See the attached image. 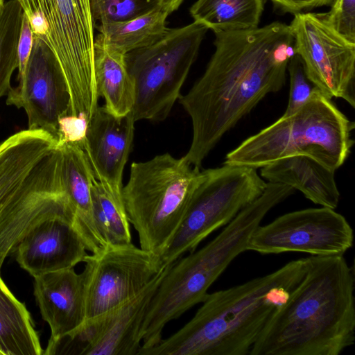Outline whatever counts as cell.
<instances>
[{
  "mask_svg": "<svg viewBox=\"0 0 355 355\" xmlns=\"http://www.w3.org/2000/svg\"><path fill=\"white\" fill-rule=\"evenodd\" d=\"M214 35L215 51L204 73L178 99L192 123L191 144L184 157L196 168L266 95L283 88L295 55L293 36L284 23Z\"/></svg>",
  "mask_w": 355,
  "mask_h": 355,
  "instance_id": "6da1fadb",
  "label": "cell"
},
{
  "mask_svg": "<svg viewBox=\"0 0 355 355\" xmlns=\"http://www.w3.org/2000/svg\"><path fill=\"white\" fill-rule=\"evenodd\" d=\"M353 268L343 255L307 257L306 272L249 355H339L355 342Z\"/></svg>",
  "mask_w": 355,
  "mask_h": 355,
  "instance_id": "7a4b0ae2",
  "label": "cell"
},
{
  "mask_svg": "<svg viewBox=\"0 0 355 355\" xmlns=\"http://www.w3.org/2000/svg\"><path fill=\"white\" fill-rule=\"evenodd\" d=\"M306 268L307 257L293 260L268 275L207 293L191 320L139 355H249Z\"/></svg>",
  "mask_w": 355,
  "mask_h": 355,
  "instance_id": "3957f363",
  "label": "cell"
},
{
  "mask_svg": "<svg viewBox=\"0 0 355 355\" xmlns=\"http://www.w3.org/2000/svg\"><path fill=\"white\" fill-rule=\"evenodd\" d=\"M293 193L288 186L267 182L262 194L213 240L171 264L147 309L139 352L162 339V331L169 322L203 301L209 287L230 263L246 251L251 235L267 213Z\"/></svg>",
  "mask_w": 355,
  "mask_h": 355,
  "instance_id": "277c9868",
  "label": "cell"
},
{
  "mask_svg": "<svg viewBox=\"0 0 355 355\" xmlns=\"http://www.w3.org/2000/svg\"><path fill=\"white\" fill-rule=\"evenodd\" d=\"M355 123L318 88L291 115L250 136L225 156L224 164L261 168L294 155L311 157L336 171L354 144Z\"/></svg>",
  "mask_w": 355,
  "mask_h": 355,
  "instance_id": "5b68a950",
  "label": "cell"
},
{
  "mask_svg": "<svg viewBox=\"0 0 355 355\" xmlns=\"http://www.w3.org/2000/svg\"><path fill=\"white\" fill-rule=\"evenodd\" d=\"M200 173L184 156L169 153L132 163L122 196L141 248L159 258L182 221Z\"/></svg>",
  "mask_w": 355,
  "mask_h": 355,
  "instance_id": "8992f818",
  "label": "cell"
},
{
  "mask_svg": "<svg viewBox=\"0 0 355 355\" xmlns=\"http://www.w3.org/2000/svg\"><path fill=\"white\" fill-rule=\"evenodd\" d=\"M33 36L51 49L71 96V115L89 122L98 106L94 66V22L89 0H16Z\"/></svg>",
  "mask_w": 355,
  "mask_h": 355,
  "instance_id": "52a82bcc",
  "label": "cell"
},
{
  "mask_svg": "<svg viewBox=\"0 0 355 355\" xmlns=\"http://www.w3.org/2000/svg\"><path fill=\"white\" fill-rule=\"evenodd\" d=\"M193 21L169 28L155 43L125 54L135 98L132 114L139 120L164 121L169 115L207 32Z\"/></svg>",
  "mask_w": 355,
  "mask_h": 355,
  "instance_id": "ba28073f",
  "label": "cell"
},
{
  "mask_svg": "<svg viewBox=\"0 0 355 355\" xmlns=\"http://www.w3.org/2000/svg\"><path fill=\"white\" fill-rule=\"evenodd\" d=\"M266 184L252 167L223 164L200 171L182 221L159 258L161 266L194 251L207 236L259 198Z\"/></svg>",
  "mask_w": 355,
  "mask_h": 355,
  "instance_id": "9c48e42d",
  "label": "cell"
},
{
  "mask_svg": "<svg viewBox=\"0 0 355 355\" xmlns=\"http://www.w3.org/2000/svg\"><path fill=\"white\" fill-rule=\"evenodd\" d=\"M289 26L308 80L326 96L354 108L355 43L336 32L324 13H297Z\"/></svg>",
  "mask_w": 355,
  "mask_h": 355,
  "instance_id": "30bf717a",
  "label": "cell"
},
{
  "mask_svg": "<svg viewBox=\"0 0 355 355\" xmlns=\"http://www.w3.org/2000/svg\"><path fill=\"white\" fill-rule=\"evenodd\" d=\"M171 263L138 294L119 306L86 320L71 334L49 340L46 355H138L141 328L149 304Z\"/></svg>",
  "mask_w": 355,
  "mask_h": 355,
  "instance_id": "8fae6325",
  "label": "cell"
},
{
  "mask_svg": "<svg viewBox=\"0 0 355 355\" xmlns=\"http://www.w3.org/2000/svg\"><path fill=\"white\" fill-rule=\"evenodd\" d=\"M353 241V230L346 218L322 207L289 212L259 225L246 250L265 254L299 252L313 256L343 255Z\"/></svg>",
  "mask_w": 355,
  "mask_h": 355,
  "instance_id": "7c38bea8",
  "label": "cell"
},
{
  "mask_svg": "<svg viewBox=\"0 0 355 355\" xmlns=\"http://www.w3.org/2000/svg\"><path fill=\"white\" fill-rule=\"evenodd\" d=\"M83 262L85 320L135 296L163 267L157 256L132 243L107 245Z\"/></svg>",
  "mask_w": 355,
  "mask_h": 355,
  "instance_id": "4fadbf2b",
  "label": "cell"
},
{
  "mask_svg": "<svg viewBox=\"0 0 355 355\" xmlns=\"http://www.w3.org/2000/svg\"><path fill=\"white\" fill-rule=\"evenodd\" d=\"M60 159L57 146L0 207V271L6 258L37 222L55 215L73 218L61 182Z\"/></svg>",
  "mask_w": 355,
  "mask_h": 355,
  "instance_id": "5bb4252c",
  "label": "cell"
},
{
  "mask_svg": "<svg viewBox=\"0 0 355 355\" xmlns=\"http://www.w3.org/2000/svg\"><path fill=\"white\" fill-rule=\"evenodd\" d=\"M7 96V105L24 110L28 129L45 130L58 141V121L71 114V96L58 59L42 40L33 36L24 76Z\"/></svg>",
  "mask_w": 355,
  "mask_h": 355,
  "instance_id": "9a60e30c",
  "label": "cell"
},
{
  "mask_svg": "<svg viewBox=\"0 0 355 355\" xmlns=\"http://www.w3.org/2000/svg\"><path fill=\"white\" fill-rule=\"evenodd\" d=\"M15 250L20 267L33 277L74 268L87 254L71 215L51 216L37 222Z\"/></svg>",
  "mask_w": 355,
  "mask_h": 355,
  "instance_id": "2e32d148",
  "label": "cell"
},
{
  "mask_svg": "<svg viewBox=\"0 0 355 355\" xmlns=\"http://www.w3.org/2000/svg\"><path fill=\"white\" fill-rule=\"evenodd\" d=\"M132 112L116 116L98 106L89 121L83 148L95 178L122 195V177L134 138Z\"/></svg>",
  "mask_w": 355,
  "mask_h": 355,
  "instance_id": "e0dca14e",
  "label": "cell"
},
{
  "mask_svg": "<svg viewBox=\"0 0 355 355\" xmlns=\"http://www.w3.org/2000/svg\"><path fill=\"white\" fill-rule=\"evenodd\" d=\"M34 295L50 327V340L71 334L85 321V279L73 268L34 277Z\"/></svg>",
  "mask_w": 355,
  "mask_h": 355,
  "instance_id": "ac0fdd59",
  "label": "cell"
},
{
  "mask_svg": "<svg viewBox=\"0 0 355 355\" xmlns=\"http://www.w3.org/2000/svg\"><path fill=\"white\" fill-rule=\"evenodd\" d=\"M63 189L73 213V225L87 251L97 253L107 246L96 227L92 207L91 187L95 178L83 147L76 143L58 146Z\"/></svg>",
  "mask_w": 355,
  "mask_h": 355,
  "instance_id": "d6986e66",
  "label": "cell"
},
{
  "mask_svg": "<svg viewBox=\"0 0 355 355\" xmlns=\"http://www.w3.org/2000/svg\"><path fill=\"white\" fill-rule=\"evenodd\" d=\"M334 174L335 171L306 155L282 158L260 171V176L267 182L289 186L313 203L332 209L340 200Z\"/></svg>",
  "mask_w": 355,
  "mask_h": 355,
  "instance_id": "ffe728a7",
  "label": "cell"
},
{
  "mask_svg": "<svg viewBox=\"0 0 355 355\" xmlns=\"http://www.w3.org/2000/svg\"><path fill=\"white\" fill-rule=\"evenodd\" d=\"M125 54L94 38V66L97 92L105 99V107L116 116L132 112L135 98L132 79L127 68Z\"/></svg>",
  "mask_w": 355,
  "mask_h": 355,
  "instance_id": "44dd1931",
  "label": "cell"
},
{
  "mask_svg": "<svg viewBox=\"0 0 355 355\" xmlns=\"http://www.w3.org/2000/svg\"><path fill=\"white\" fill-rule=\"evenodd\" d=\"M0 350L3 355H41L44 352L29 311L1 275Z\"/></svg>",
  "mask_w": 355,
  "mask_h": 355,
  "instance_id": "7402d4cb",
  "label": "cell"
},
{
  "mask_svg": "<svg viewBox=\"0 0 355 355\" xmlns=\"http://www.w3.org/2000/svg\"><path fill=\"white\" fill-rule=\"evenodd\" d=\"M168 15L159 8L128 19L101 24L95 27L97 37L109 47L126 54L159 40L168 28Z\"/></svg>",
  "mask_w": 355,
  "mask_h": 355,
  "instance_id": "603a6c76",
  "label": "cell"
},
{
  "mask_svg": "<svg viewBox=\"0 0 355 355\" xmlns=\"http://www.w3.org/2000/svg\"><path fill=\"white\" fill-rule=\"evenodd\" d=\"M264 0H197L191 7L193 21L214 33L259 27Z\"/></svg>",
  "mask_w": 355,
  "mask_h": 355,
  "instance_id": "cb8c5ba5",
  "label": "cell"
},
{
  "mask_svg": "<svg viewBox=\"0 0 355 355\" xmlns=\"http://www.w3.org/2000/svg\"><path fill=\"white\" fill-rule=\"evenodd\" d=\"M91 200L96 227L105 243L117 245L132 243L130 223L122 195L113 192L94 178Z\"/></svg>",
  "mask_w": 355,
  "mask_h": 355,
  "instance_id": "d4e9b609",
  "label": "cell"
},
{
  "mask_svg": "<svg viewBox=\"0 0 355 355\" xmlns=\"http://www.w3.org/2000/svg\"><path fill=\"white\" fill-rule=\"evenodd\" d=\"M38 161L35 151L17 139L8 137L0 144V207L25 181Z\"/></svg>",
  "mask_w": 355,
  "mask_h": 355,
  "instance_id": "484cf974",
  "label": "cell"
},
{
  "mask_svg": "<svg viewBox=\"0 0 355 355\" xmlns=\"http://www.w3.org/2000/svg\"><path fill=\"white\" fill-rule=\"evenodd\" d=\"M24 10L16 0H10L0 11V98L11 89L10 80L19 67L18 45Z\"/></svg>",
  "mask_w": 355,
  "mask_h": 355,
  "instance_id": "4316f807",
  "label": "cell"
},
{
  "mask_svg": "<svg viewBox=\"0 0 355 355\" xmlns=\"http://www.w3.org/2000/svg\"><path fill=\"white\" fill-rule=\"evenodd\" d=\"M94 28L101 24L128 19L156 8L162 0H89Z\"/></svg>",
  "mask_w": 355,
  "mask_h": 355,
  "instance_id": "83f0119b",
  "label": "cell"
},
{
  "mask_svg": "<svg viewBox=\"0 0 355 355\" xmlns=\"http://www.w3.org/2000/svg\"><path fill=\"white\" fill-rule=\"evenodd\" d=\"M287 71L289 74L290 90L288 104L283 116L291 115L305 104L316 88L308 80L297 54L290 59Z\"/></svg>",
  "mask_w": 355,
  "mask_h": 355,
  "instance_id": "f1b7e54d",
  "label": "cell"
},
{
  "mask_svg": "<svg viewBox=\"0 0 355 355\" xmlns=\"http://www.w3.org/2000/svg\"><path fill=\"white\" fill-rule=\"evenodd\" d=\"M325 17L333 27L346 40L355 43V0H334Z\"/></svg>",
  "mask_w": 355,
  "mask_h": 355,
  "instance_id": "f546056e",
  "label": "cell"
},
{
  "mask_svg": "<svg viewBox=\"0 0 355 355\" xmlns=\"http://www.w3.org/2000/svg\"><path fill=\"white\" fill-rule=\"evenodd\" d=\"M275 10L285 14L296 15L303 10L318 7L331 6L334 0H270Z\"/></svg>",
  "mask_w": 355,
  "mask_h": 355,
  "instance_id": "4dcf8cb0",
  "label": "cell"
},
{
  "mask_svg": "<svg viewBox=\"0 0 355 355\" xmlns=\"http://www.w3.org/2000/svg\"><path fill=\"white\" fill-rule=\"evenodd\" d=\"M33 34L28 17L24 12L22 26L18 45V81L22 78L32 49Z\"/></svg>",
  "mask_w": 355,
  "mask_h": 355,
  "instance_id": "1f68e13d",
  "label": "cell"
},
{
  "mask_svg": "<svg viewBox=\"0 0 355 355\" xmlns=\"http://www.w3.org/2000/svg\"><path fill=\"white\" fill-rule=\"evenodd\" d=\"M184 0H162V8L168 14L176 10Z\"/></svg>",
  "mask_w": 355,
  "mask_h": 355,
  "instance_id": "d6a6232c",
  "label": "cell"
},
{
  "mask_svg": "<svg viewBox=\"0 0 355 355\" xmlns=\"http://www.w3.org/2000/svg\"><path fill=\"white\" fill-rule=\"evenodd\" d=\"M3 5H4L3 0H0V11L1 10Z\"/></svg>",
  "mask_w": 355,
  "mask_h": 355,
  "instance_id": "836d02e7",
  "label": "cell"
},
{
  "mask_svg": "<svg viewBox=\"0 0 355 355\" xmlns=\"http://www.w3.org/2000/svg\"><path fill=\"white\" fill-rule=\"evenodd\" d=\"M0 355H3V352L0 350Z\"/></svg>",
  "mask_w": 355,
  "mask_h": 355,
  "instance_id": "e575fe53",
  "label": "cell"
}]
</instances>
